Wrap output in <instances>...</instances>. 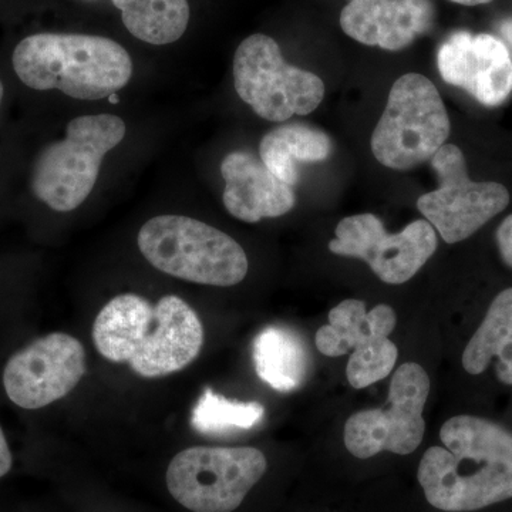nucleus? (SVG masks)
I'll return each mask as SVG.
<instances>
[{"label": "nucleus", "mask_w": 512, "mask_h": 512, "mask_svg": "<svg viewBox=\"0 0 512 512\" xmlns=\"http://www.w3.org/2000/svg\"><path fill=\"white\" fill-rule=\"evenodd\" d=\"M431 0H349L340 26L356 42L399 52L433 25Z\"/></svg>", "instance_id": "4468645a"}, {"label": "nucleus", "mask_w": 512, "mask_h": 512, "mask_svg": "<svg viewBox=\"0 0 512 512\" xmlns=\"http://www.w3.org/2000/svg\"><path fill=\"white\" fill-rule=\"evenodd\" d=\"M332 153V143L323 131L301 124H286L269 131L261 141L262 163L279 180L289 185L298 183L299 163H319Z\"/></svg>", "instance_id": "a211bd4d"}, {"label": "nucleus", "mask_w": 512, "mask_h": 512, "mask_svg": "<svg viewBox=\"0 0 512 512\" xmlns=\"http://www.w3.org/2000/svg\"><path fill=\"white\" fill-rule=\"evenodd\" d=\"M268 461L254 447H191L173 458L167 487L192 512H232L265 476Z\"/></svg>", "instance_id": "0eeeda50"}, {"label": "nucleus", "mask_w": 512, "mask_h": 512, "mask_svg": "<svg viewBox=\"0 0 512 512\" xmlns=\"http://www.w3.org/2000/svg\"><path fill=\"white\" fill-rule=\"evenodd\" d=\"M396 322L390 306L379 305L367 312L365 302L346 299L329 312V325L316 332V346L322 355L343 356L369 340L389 338Z\"/></svg>", "instance_id": "dca6fc26"}, {"label": "nucleus", "mask_w": 512, "mask_h": 512, "mask_svg": "<svg viewBox=\"0 0 512 512\" xmlns=\"http://www.w3.org/2000/svg\"><path fill=\"white\" fill-rule=\"evenodd\" d=\"M497 244L501 258L512 268V215L505 218L497 231Z\"/></svg>", "instance_id": "5701e85b"}, {"label": "nucleus", "mask_w": 512, "mask_h": 512, "mask_svg": "<svg viewBox=\"0 0 512 512\" xmlns=\"http://www.w3.org/2000/svg\"><path fill=\"white\" fill-rule=\"evenodd\" d=\"M126 136V124L113 114L70 121L62 141L43 148L33 164L30 187L57 212L79 208L99 178L103 158Z\"/></svg>", "instance_id": "39448f33"}, {"label": "nucleus", "mask_w": 512, "mask_h": 512, "mask_svg": "<svg viewBox=\"0 0 512 512\" xmlns=\"http://www.w3.org/2000/svg\"><path fill=\"white\" fill-rule=\"evenodd\" d=\"M329 242L332 254L363 259L380 281L400 285L410 281L437 249V235L429 221L417 220L399 234H389L376 215L345 218Z\"/></svg>", "instance_id": "9b49d317"}, {"label": "nucleus", "mask_w": 512, "mask_h": 512, "mask_svg": "<svg viewBox=\"0 0 512 512\" xmlns=\"http://www.w3.org/2000/svg\"><path fill=\"white\" fill-rule=\"evenodd\" d=\"M437 64L444 82L466 90L484 106H501L511 96V55L493 35L453 33L440 46Z\"/></svg>", "instance_id": "ddd939ff"}, {"label": "nucleus", "mask_w": 512, "mask_h": 512, "mask_svg": "<svg viewBox=\"0 0 512 512\" xmlns=\"http://www.w3.org/2000/svg\"><path fill=\"white\" fill-rule=\"evenodd\" d=\"M443 446L421 458L419 483L437 510L470 512L512 498V434L474 416L451 417L440 430Z\"/></svg>", "instance_id": "f257e3e1"}, {"label": "nucleus", "mask_w": 512, "mask_h": 512, "mask_svg": "<svg viewBox=\"0 0 512 512\" xmlns=\"http://www.w3.org/2000/svg\"><path fill=\"white\" fill-rule=\"evenodd\" d=\"M109 99H110V103H114V104L119 103V97H117V93L116 94H111Z\"/></svg>", "instance_id": "cd10ccee"}, {"label": "nucleus", "mask_w": 512, "mask_h": 512, "mask_svg": "<svg viewBox=\"0 0 512 512\" xmlns=\"http://www.w3.org/2000/svg\"><path fill=\"white\" fill-rule=\"evenodd\" d=\"M221 174L225 208L238 220L255 224L265 218L282 217L295 207L292 185L279 180L254 154H228L222 161Z\"/></svg>", "instance_id": "2eb2a0df"}, {"label": "nucleus", "mask_w": 512, "mask_h": 512, "mask_svg": "<svg viewBox=\"0 0 512 512\" xmlns=\"http://www.w3.org/2000/svg\"><path fill=\"white\" fill-rule=\"evenodd\" d=\"M97 352L128 363L138 376L156 379L181 372L200 355L204 326L184 299L165 295L153 305L136 293L111 299L93 325Z\"/></svg>", "instance_id": "f03ea898"}, {"label": "nucleus", "mask_w": 512, "mask_h": 512, "mask_svg": "<svg viewBox=\"0 0 512 512\" xmlns=\"http://www.w3.org/2000/svg\"><path fill=\"white\" fill-rule=\"evenodd\" d=\"M399 349L389 338L369 340L353 349L346 376L350 386L365 389L392 373Z\"/></svg>", "instance_id": "4be33fe9"}, {"label": "nucleus", "mask_w": 512, "mask_h": 512, "mask_svg": "<svg viewBox=\"0 0 512 512\" xmlns=\"http://www.w3.org/2000/svg\"><path fill=\"white\" fill-rule=\"evenodd\" d=\"M431 165L439 188L421 195L417 208L447 244L470 238L510 204L504 185L468 177L463 151L453 144H444Z\"/></svg>", "instance_id": "1a4fd4ad"}, {"label": "nucleus", "mask_w": 512, "mask_h": 512, "mask_svg": "<svg viewBox=\"0 0 512 512\" xmlns=\"http://www.w3.org/2000/svg\"><path fill=\"white\" fill-rule=\"evenodd\" d=\"M234 83L238 96L259 117L274 123L312 113L325 97L322 79L286 63L278 43L262 33L238 46Z\"/></svg>", "instance_id": "6e6552de"}, {"label": "nucleus", "mask_w": 512, "mask_h": 512, "mask_svg": "<svg viewBox=\"0 0 512 512\" xmlns=\"http://www.w3.org/2000/svg\"><path fill=\"white\" fill-rule=\"evenodd\" d=\"M500 30L501 35H503L504 39L512 46V19L504 20V22L501 23Z\"/></svg>", "instance_id": "a878e982"}, {"label": "nucleus", "mask_w": 512, "mask_h": 512, "mask_svg": "<svg viewBox=\"0 0 512 512\" xmlns=\"http://www.w3.org/2000/svg\"><path fill=\"white\" fill-rule=\"evenodd\" d=\"M430 393V379L417 363H404L394 372L389 404L383 409L355 413L345 424V446L357 458L382 451L412 454L423 441V410Z\"/></svg>", "instance_id": "9d476101"}, {"label": "nucleus", "mask_w": 512, "mask_h": 512, "mask_svg": "<svg viewBox=\"0 0 512 512\" xmlns=\"http://www.w3.org/2000/svg\"><path fill=\"white\" fill-rule=\"evenodd\" d=\"M124 26L137 39L163 46L183 37L190 22L187 0H113Z\"/></svg>", "instance_id": "6ab92c4d"}, {"label": "nucleus", "mask_w": 512, "mask_h": 512, "mask_svg": "<svg viewBox=\"0 0 512 512\" xmlns=\"http://www.w3.org/2000/svg\"><path fill=\"white\" fill-rule=\"evenodd\" d=\"M256 375L278 392L299 389L308 377L309 352L291 329L271 326L252 345Z\"/></svg>", "instance_id": "f3484780"}, {"label": "nucleus", "mask_w": 512, "mask_h": 512, "mask_svg": "<svg viewBox=\"0 0 512 512\" xmlns=\"http://www.w3.org/2000/svg\"><path fill=\"white\" fill-rule=\"evenodd\" d=\"M137 244L158 271L194 284L227 288L248 274V256L234 238L184 215L151 218Z\"/></svg>", "instance_id": "20e7f679"}, {"label": "nucleus", "mask_w": 512, "mask_h": 512, "mask_svg": "<svg viewBox=\"0 0 512 512\" xmlns=\"http://www.w3.org/2000/svg\"><path fill=\"white\" fill-rule=\"evenodd\" d=\"M451 2L458 3V5L463 6H478L485 5V3H490L491 0H451Z\"/></svg>", "instance_id": "bb28decb"}, {"label": "nucleus", "mask_w": 512, "mask_h": 512, "mask_svg": "<svg viewBox=\"0 0 512 512\" xmlns=\"http://www.w3.org/2000/svg\"><path fill=\"white\" fill-rule=\"evenodd\" d=\"M512 340V288L491 303L487 316L463 353V367L470 375H481Z\"/></svg>", "instance_id": "aec40b11"}, {"label": "nucleus", "mask_w": 512, "mask_h": 512, "mask_svg": "<svg viewBox=\"0 0 512 512\" xmlns=\"http://www.w3.org/2000/svg\"><path fill=\"white\" fill-rule=\"evenodd\" d=\"M497 376L500 382L512 386V340L497 356Z\"/></svg>", "instance_id": "b1692460"}, {"label": "nucleus", "mask_w": 512, "mask_h": 512, "mask_svg": "<svg viewBox=\"0 0 512 512\" xmlns=\"http://www.w3.org/2000/svg\"><path fill=\"white\" fill-rule=\"evenodd\" d=\"M86 350L67 333H49L10 357L3 386L10 402L37 410L67 396L86 375Z\"/></svg>", "instance_id": "f8f14e48"}, {"label": "nucleus", "mask_w": 512, "mask_h": 512, "mask_svg": "<svg viewBox=\"0 0 512 512\" xmlns=\"http://www.w3.org/2000/svg\"><path fill=\"white\" fill-rule=\"evenodd\" d=\"M13 69L33 90H60L77 100H101L127 86L133 62L107 37L39 33L13 52Z\"/></svg>", "instance_id": "7ed1b4c3"}, {"label": "nucleus", "mask_w": 512, "mask_h": 512, "mask_svg": "<svg viewBox=\"0 0 512 512\" xmlns=\"http://www.w3.org/2000/svg\"><path fill=\"white\" fill-rule=\"evenodd\" d=\"M448 136L450 119L439 90L426 76L404 74L373 131V156L392 170H412L436 156Z\"/></svg>", "instance_id": "423d86ee"}, {"label": "nucleus", "mask_w": 512, "mask_h": 512, "mask_svg": "<svg viewBox=\"0 0 512 512\" xmlns=\"http://www.w3.org/2000/svg\"><path fill=\"white\" fill-rule=\"evenodd\" d=\"M265 407L258 402H232L214 390L205 389L191 414V427L204 436H224L249 430L261 423Z\"/></svg>", "instance_id": "412c9836"}, {"label": "nucleus", "mask_w": 512, "mask_h": 512, "mask_svg": "<svg viewBox=\"0 0 512 512\" xmlns=\"http://www.w3.org/2000/svg\"><path fill=\"white\" fill-rule=\"evenodd\" d=\"M13 458L10 453L8 440H6L5 433L0 427V478L5 477L12 468Z\"/></svg>", "instance_id": "393cba45"}, {"label": "nucleus", "mask_w": 512, "mask_h": 512, "mask_svg": "<svg viewBox=\"0 0 512 512\" xmlns=\"http://www.w3.org/2000/svg\"><path fill=\"white\" fill-rule=\"evenodd\" d=\"M3 99V83L2 80H0V104H2Z\"/></svg>", "instance_id": "c85d7f7f"}]
</instances>
